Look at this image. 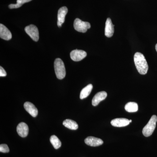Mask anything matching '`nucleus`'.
Returning <instances> with one entry per match:
<instances>
[{
  "label": "nucleus",
  "instance_id": "f257e3e1",
  "mask_svg": "<svg viewBox=\"0 0 157 157\" xmlns=\"http://www.w3.org/2000/svg\"><path fill=\"white\" fill-rule=\"evenodd\" d=\"M134 62L137 70L139 73L145 75L147 73L148 66L144 56L140 52H137L134 56Z\"/></svg>",
  "mask_w": 157,
  "mask_h": 157
},
{
  "label": "nucleus",
  "instance_id": "f03ea898",
  "mask_svg": "<svg viewBox=\"0 0 157 157\" xmlns=\"http://www.w3.org/2000/svg\"><path fill=\"white\" fill-rule=\"evenodd\" d=\"M54 68L57 78L59 79L64 78L66 72L64 64L61 59L57 58L54 62Z\"/></svg>",
  "mask_w": 157,
  "mask_h": 157
},
{
  "label": "nucleus",
  "instance_id": "7ed1b4c3",
  "mask_svg": "<svg viewBox=\"0 0 157 157\" xmlns=\"http://www.w3.org/2000/svg\"><path fill=\"white\" fill-rule=\"evenodd\" d=\"M157 121V117L155 115H153L142 131V133L144 136L148 137L153 134L156 126Z\"/></svg>",
  "mask_w": 157,
  "mask_h": 157
},
{
  "label": "nucleus",
  "instance_id": "20e7f679",
  "mask_svg": "<svg viewBox=\"0 0 157 157\" xmlns=\"http://www.w3.org/2000/svg\"><path fill=\"white\" fill-rule=\"evenodd\" d=\"M73 25L76 31L82 33L87 32V30L91 27L90 23L82 21L79 18H76L75 20Z\"/></svg>",
  "mask_w": 157,
  "mask_h": 157
},
{
  "label": "nucleus",
  "instance_id": "39448f33",
  "mask_svg": "<svg viewBox=\"0 0 157 157\" xmlns=\"http://www.w3.org/2000/svg\"><path fill=\"white\" fill-rule=\"evenodd\" d=\"M26 33L35 42H37L39 39V33L38 29L33 25L27 26L25 29Z\"/></svg>",
  "mask_w": 157,
  "mask_h": 157
},
{
  "label": "nucleus",
  "instance_id": "423d86ee",
  "mask_svg": "<svg viewBox=\"0 0 157 157\" xmlns=\"http://www.w3.org/2000/svg\"><path fill=\"white\" fill-rule=\"evenodd\" d=\"M87 56V54L84 51L82 50H74L70 53V57L74 61L78 62L85 58Z\"/></svg>",
  "mask_w": 157,
  "mask_h": 157
},
{
  "label": "nucleus",
  "instance_id": "0eeeda50",
  "mask_svg": "<svg viewBox=\"0 0 157 157\" xmlns=\"http://www.w3.org/2000/svg\"><path fill=\"white\" fill-rule=\"evenodd\" d=\"M85 143L89 146L97 147L103 144L104 141L100 138L90 136L85 139Z\"/></svg>",
  "mask_w": 157,
  "mask_h": 157
},
{
  "label": "nucleus",
  "instance_id": "6e6552de",
  "mask_svg": "<svg viewBox=\"0 0 157 157\" xmlns=\"http://www.w3.org/2000/svg\"><path fill=\"white\" fill-rule=\"evenodd\" d=\"M68 9L67 7L64 6L59 9L58 13L57 25L59 27L62 26V24L64 22L65 17L68 12Z\"/></svg>",
  "mask_w": 157,
  "mask_h": 157
},
{
  "label": "nucleus",
  "instance_id": "1a4fd4ad",
  "mask_svg": "<svg viewBox=\"0 0 157 157\" xmlns=\"http://www.w3.org/2000/svg\"><path fill=\"white\" fill-rule=\"evenodd\" d=\"M28 126L24 122H21L18 124L17 127V132L18 135L21 137H25L29 134Z\"/></svg>",
  "mask_w": 157,
  "mask_h": 157
},
{
  "label": "nucleus",
  "instance_id": "9d476101",
  "mask_svg": "<svg viewBox=\"0 0 157 157\" xmlns=\"http://www.w3.org/2000/svg\"><path fill=\"white\" fill-rule=\"evenodd\" d=\"M114 25L113 24L111 20L108 18L105 24V35L108 38L112 36L114 33Z\"/></svg>",
  "mask_w": 157,
  "mask_h": 157
},
{
  "label": "nucleus",
  "instance_id": "9b49d317",
  "mask_svg": "<svg viewBox=\"0 0 157 157\" xmlns=\"http://www.w3.org/2000/svg\"><path fill=\"white\" fill-rule=\"evenodd\" d=\"M0 37L6 40H10L12 38V35L9 29L2 24H0Z\"/></svg>",
  "mask_w": 157,
  "mask_h": 157
},
{
  "label": "nucleus",
  "instance_id": "f8f14e48",
  "mask_svg": "<svg viewBox=\"0 0 157 157\" xmlns=\"http://www.w3.org/2000/svg\"><path fill=\"white\" fill-rule=\"evenodd\" d=\"M107 96V93L105 91H101L97 93L93 98L92 104L94 106H98L101 101L105 100Z\"/></svg>",
  "mask_w": 157,
  "mask_h": 157
},
{
  "label": "nucleus",
  "instance_id": "ddd939ff",
  "mask_svg": "<svg viewBox=\"0 0 157 157\" xmlns=\"http://www.w3.org/2000/svg\"><path fill=\"white\" fill-rule=\"evenodd\" d=\"M25 110L33 117H36L38 115V110L35 105L29 102H26L24 104Z\"/></svg>",
  "mask_w": 157,
  "mask_h": 157
},
{
  "label": "nucleus",
  "instance_id": "4468645a",
  "mask_svg": "<svg viewBox=\"0 0 157 157\" xmlns=\"http://www.w3.org/2000/svg\"><path fill=\"white\" fill-rule=\"evenodd\" d=\"M130 123L128 119L124 118L114 119L111 121V124L113 126L119 127V128L127 126Z\"/></svg>",
  "mask_w": 157,
  "mask_h": 157
},
{
  "label": "nucleus",
  "instance_id": "2eb2a0df",
  "mask_svg": "<svg viewBox=\"0 0 157 157\" xmlns=\"http://www.w3.org/2000/svg\"><path fill=\"white\" fill-rule=\"evenodd\" d=\"M63 124L65 127L71 130H76L78 128V125L77 123L72 120H65L63 122Z\"/></svg>",
  "mask_w": 157,
  "mask_h": 157
},
{
  "label": "nucleus",
  "instance_id": "dca6fc26",
  "mask_svg": "<svg viewBox=\"0 0 157 157\" xmlns=\"http://www.w3.org/2000/svg\"><path fill=\"white\" fill-rule=\"evenodd\" d=\"M93 88L92 85L90 84L82 89L80 92V99H83L88 97L93 89Z\"/></svg>",
  "mask_w": 157,
  "mask_h": 157
},
{
  "label": "nucleus",
  "instance_id": "f3484780",
  "mask_svg": "<svg viewBox=\"0 0 157 157\" xmlns=\"http://www.w3.org/2000/svg\"><path fill=\"white\" fill-rule=\"evenodd\" d=\"M125 109L128 112H135L138 110V105L135 102H129L125 106Z\"/></svg>",
  "mask_w": 157,
  "mask_h": 157
},
{
  "label": "nucleus",
  "instance_id": "a211bd4d",
  "mask_svg": "<svg viewBox=\"0 0 157 157\" xmlns=\"http://www.w3.org/2000/svg\"><path fill=\"white\" fill-rule=\"evenodd\" d=\"M50 141L51 143L56 149H57L61 146V142L56 135H53L51 136Z\"/></svg>",
  "mask_w": 157,
  "mask_h": 157
},
{
  "label": "nucleus",
  "instance_id": "6ab92c4d",
  "mask_svg": "<svg viewBox=\"0 0 157 157\" xmlns=\"http://www.w3.org/2000/svg\"><path fill=\"white\" fill-rule=\"evenodd\" d=\"M32 0H17V3L16 4H11L9 5V9H17L21 7L25 3L29 2Z\"/></svg>",
  "mask_w": 157,
  "mask_h": 157
},
{
  "label": "nucleus",
  "instance_id": "aec40b11",
  "mask_svg": "<svg viewBox=\"0 0 157 157\" xmlns=\"http://www.w3.org/2000/svg\"><path fill=\"white\" fill-rule=\"evenodd\" d=\"M0 151L2 153H8L9 152V147L6 144H1L0 145Z\"/></svg>",
  "mask_w": 157,
  "mask_h": 157
},
{
  "label": "nucleus",
  "instance_id": "412c9836",
  "mask_svg": "<svg viewBox=\"0 0 157 157\" xmlns=\"http://www.w3.org/2000/svg\"><path fill=\"white\" fill-rule=\"evenodd\" d=\"M7 76V73L6 70L2 67H0V76L1 77H5Z\"/></svg>",
  "mask_w": 157,
  "mask_h": 157
},
{
  "label": "nucleus",
  "instance_id": "4be33fe9",
  "mask_svg": "<svg viewBox=\"0 0 157 157\" xmlns=\"http://www.w3.org/2000/svg\"><path fill=\"white\" fill-rule=\"evenodd\" d=\"M155 49H156V51L157 52V44L155 45Z\"/></svg>",
  "mask_w": 157,
  "mask_h": 157
},
{
  "label": "nucleus",
  "instance_id": "5701e85b",
  "mask_svg": "<svg viewBox=\"0 0 157 157\" xmlns=\"http://www.w3.org/2000/svg\"><path fill=\"white\" fill-rule=\"evenodd\" d=\"M129 122H130V123L132 122V120H129Z\"/></svg>",
  "mask_w": 157,
  "mask_h": 157
}]
</instances>
